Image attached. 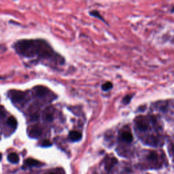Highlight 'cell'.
<instances>
[{"label":"cell","mask_w":174,"mask_h":174,"mask_svg":"<svg viewBox=\"0 0 174 174\" xmlns=\"http://www.w3.org/2000/svg\"><path fill=\"white\" fill-rule=\"evenodd\" d=\"M42 133V129L38 125H35L29 130V135L32 138H37Z\"/></svg>","instance_id":"cell-4"},{"label":"cell","mask_w":174,"mask_h":174,"mask_svg":"<svg viewBox=\"0 0 174 174\" xmlns=\"http://www.w3.org/2000/svg\"><path fill=\"white\" fill-rule=\"evenodd\" d=\"M34 90L35 95L39 97H45L48 92V89L44 86H37L34 88Z\"/></svg>","instance_id":"cell-5"},{"label":"cell","mask_w":174,"mask_h":174,"mask_svg":"<svg viewBox=\"0 0 174 174\" xmlns=\"http://www.w3.org/2000/svg\"><path fill=\"white\" fill-rule=\"evenodd\" d=\"M10 97L14 103H21L26 99V94L24 92L19 90H12L10 92Z\"/></svg>","instance_id":"cell-3"},{"label":"cell","mask_w":174,"mask_h":174,"mask_svg":"<svg viewBox=\"0 0 174 174\" xmlns=\"http://www.w3.org/2000/svg\"><path fill=\"white\" fill-rule=\"evenodd\" d=\"M5 116V109L2 106H0V118H3Z\"/></svg>","instance_id":"cell-16"},{"label":"cell","mask_w":174,"mask_h":174,"mask_svg":"<svg viewBox=\"0 0 174 174\" xmlns=\"http://www.w3.org/2000/svg\"><path fill=\"white\" fill-rule=\"evenodd\" d=\"M69 138L72 141H80L82 138V134L76 130H72L69 133Z\"/></svg>","instance_id":"cell-6"},{"label":"cell","mask_w":174,"mask_h":174,"mask_svg":"<svg viewBox=\"0 0 174 174\" xmlns=\"http://www.w3.org/2000/svg\"><path fill=\"white\" fill-rule=\"evenodd\" d=\"M15 48L18 53L28 58L37 56L39 58H50L54 55L49 45L40 40H20L16 43Z\"/></svg>","instance_id":"cell-1"},{"label":"cell","mask_w":174,"mask_h":174,"mask_svg":"<svg viewBox=\"0 0 174 174\" xmlns=\"http://www.w3.org/2000/svg\"><path fill=\"white\" fill-rule=\"evenodd\" d=\"M7 123L9 126L12 128H16L17 126V121L14 116L9 117L8 119H7Z\"/></svg>","instance_id":"cell-10"},{"label":"cell","mask_w":174,"mask_h":174,"mask_svg":"<svg viewBox=\"0 0 174 174\" xmlns=\"http://www.w3.org/2000/svg\"><path fill=\"white\" fill-rule=\"evenodd\" d=\"M147 158H148V159L150 160H154L156 159V158H157V154H156V153L155 152H152L148 155Z\"/></svg>","instance_id":"cell-15"},{"label":"cell","mask_w":174,"mask_h":174,"mask_svg":"<svg viewBox=\"0 0 174 174\" xmlns=\"http://www.w3.org/2000/svg\"><path fill=\"white\" fill-rule=\"evenodd\" d=\"M135 126L139 131L145 132L149 129L150 124L146 118H143V117H139L135 119Z\"/></svg>","instance_id":"cell-2"},{"label":"cell","mask_w":174,"mask_h":174,"mask_svg":"<svg viewBox=\"0 0 174 174\" xmlns=\"http://www.w3.org/2000/svg\"><path fill=\"white\" fill-rule=\"evenodd\" d=\"M43 120L45 121H47V122H51L53 120V116L52 114H50V113H46L44 115H43Z\"/></svg>","instance_id":"cell-13"},{"label":"cell","mask_w":174,"mask_h":174,"mask_svg":"<svg viewBox=\"0 0 174 174\" xmlns=\"http://www.w3.org/2000/svg\"><path fill=\"white\" fill-rule=\"evenodd\" d=\"M132 97H133V95H130V94H128V95L125 96V97L123 98V99H122V103L127 105V104L129 103L130 101H131Z\"/></svg>","instance_id":"cell-14"},{"label":"cell","mask_w":174,"mask_h":174,"mask_svg":"<svg viewBox=\"0 0 174 174\" xmlns=\"http://www.w3.org/2000/svg\"><path fill=\"white\" fill-rule=\"evenodd\" d=\"M24 163H25L26 165L29 166V167H37V166H40L42 164L38 160L33 159V158H27L25 160V162H24Z\"/></svg>","instance_id":"cell-8"},{"label":"cell","mask_w":174,"mask_h":174,"mask_svg":"<svg viewBox=\"0 0 174 174\" xmlns=\"http://www.w3.org/2000/svg\"><path fill=\"white\" fill-rule=\"evenodd\" d=\"M49 174H56V172H50V173Z\"/></svg>","instance_id":"cell-19"},{"label":"cell","mask_w":174,"mask_h":174,"mask_svg":"<svg viewBox=\"0 0 174 174\" xmlns=\"http://www.w3.org/2000/svg\"><path fill=\"white\" fill-rule=\"evenodd\" d=\"M1 158H2V154H1V153H0V160H1Z\"/></svg>","instance_id":"cell-18"},{"label":"cell","mask_w":174,"mask_h":174,"mask_svg":"<svg viewBox=\"0 0 174 174\" xmlns=\"http://www.w3.org/2000/svg\"><path fill=\"white\" fill-rule=\"evenodd\" d=\"M51 145H52V143L48 140H44L42 142V144H41V145H42L43 147H49Z\"/></svg>","instance_id":"cell-17"},{"label":"cell","mask_w":174,"mask_h":174,"mask_svg":"<svg viewBox=\"0 0 174 174\" xmlns=\"http://www.w3.org/2000/svg\"><path fill=\"white\" fill-rule=\"evenodd\" d=\"M7 160L10 162H12V163L16 164L19 162V157H18V154H17L16 153L12 152L10 153V154L7 156Z\"/></svg>","instance_id":"cell-9"},{"label":"cell","mask_w":174,"mask_h":174,"mask_svg":"<svg viewBox=\"0 0 174 174\" xmlns=\"http://www.w3.org/2000/svg\"><path fill=\"white\" fill-rule=\"evenodd\" d=\"M121 139H122V141H125L126 143H130L133 141V137L130 132L124 131L121 134Z\"/></svg>","instance_id":"cell-7"},{"label":"cell","mask_w":174,"mask_h":174,"mask_svg":"<svg viewBox=\"0 0 174 174\" xmlns=\"http://www.w3.org/2000/svg\"><path fill=\"white\" fill-rule=\"evenodd\" d=\"M90 15H91L92 16L96 17V18H99V19L102 20V21H103V22H105V20L103 19V17H102L101 16V14H99V12H98V11H96V10L90 11Z\"/></svg>","instance_id":"cell-12"},{"label":"cell","mask_w":174,"mask_h":174,"mask_svg":"<svg viewBox=\"0 0 174 174\" xmlns=\"http://www.w3.org/2000/svg\"><path fill=\"white\" fill-rule=\"evenodd\" d=\"M113 87V84L112 83H111L110 82H107L105 84L102 85L101 88L103 91H108V90H111Z\"/></svg>","instance_id":"cell-11"}]
</instances>
